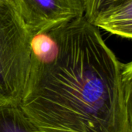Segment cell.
I'll use <instances>...</instances> for the list:
<instances>
[{"label": "cell", "mask_w": 132, "mask_h": 132, "mask_svg": "<svg viewBox=\"0 0 132 132\" xmlns=\"http://www.w3.org/2000/svg\"><path fill=\"white\" fill-rule=\"evenodd\" d=\"M29 35L84 16V0H9Z\"/></svg>", "instance_id": "3957f363"}, {"label": "cell", "mask_w": 132, "mask_h": 132, "mask_svg": "<svg viewBox=\"0 0 132 132\" xmlns=\"http://www.w3.org/2000/svg\"><path fill=\"white\" fill-rule=\"evenodd\" d=\"M0 1H3V0H0Z\"/></svg>", "instance_id": "52a82bcc"}, {"label": "cell", "mask_w": 132, "mask_h": 132, "mask_svg": "<svg viewBox=\"0 0 132 132\" xmlns=\"http://www.w3.org/2000/svg\"><path fill=\"white\" fill-rule=\"evenodd\" d=\"M93 25L111 34L131 39L132 36V0L104 12L97 17Z\"/></svg>", "instance_id": "277c9868"}, {"label": "cell", "mask_w": 132, "mask_h": 132, "mask_svg": "<svg viewBox=\"0 0 132 132\" xmlns=\"http://www.w3.org/2000/svg\"><path fill=\"white\" fill-rule=\"evenodd\" d=\"M19 104L39 132H132V63L84 16L31 36Z\"/></svg>", "instance_id": "6da1fadb"}, {"label": "cell", "mask_w": 132, "mask_h": 132, "mask_svg": "<svg viewBox=\"0 0 132 132\" xmlns=\"http://www.w3.org/2000/svg\"><path fill=\"white\" fill-rule=\"evenodd\" d=\"M131 0H84V18L90 23L94 21L104 12Z\"/></svg>", "instance_id": "8992f818"}, {"label": "cell", "mask_w": 132, "mask_h": 132, "mask_svg": "<svg viewBox=\"0 0 132 132\" xmlns=\"http://www.w3.org/2000/svg\"><path fill=\"white\" fill-rule=\"evenodd\" d=\"M31 36L9 0L0 1V103L19 104L31 68Z\"/></svg>", "instance_id": "7a4b0ae2"}, {"label": "cell", "mask_w": 132, "mask_h": 132, "mask_svg": "<svg viewBox=\"0 0 132 132\" xmlns=\"http://www.w3.org/2000/svg\"><path fill=\"white\" fill-rule=\"evenodd\" d=\"M0 132H39L19 104L0 103Z\"/></svg>", "instance_id": "5b68a950"}]
</instances>
